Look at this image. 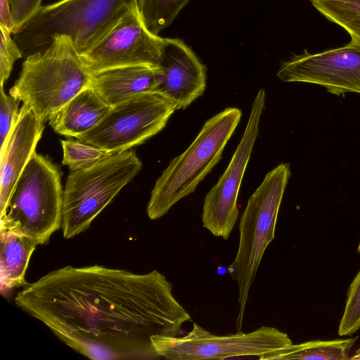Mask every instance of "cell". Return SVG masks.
<instances>
[{
    "label": "cell",
    "instance_id": "cell-1",
    "mask_svg": "<svg viewBox=\"0 0 360 360\" xmlns=\"http://www.w3.org/2000/svg\"><path fill=\"white\" fill-rule=\"evenodd\" d=\"M15 303L94 360L156 359L152 337L177 336L191 320L157 270L66 266L23 286Z\"/></svg>",
    "mask_w": 360,
    "mask_h": 360
},
{
    "label": "cell",
    "instance_id": "cell-2",
    "mask_svg": "<svg viewBox=\"0 0 360 360\" xmlns=\"http://www.w3.org/2000/svg\"><path fill=\"white\" fill-rule=\"evenodd\" d=\"M135 7L137 0H60L41 6L13 37L23 56L44 51L58 36L70 37L82 54Z\"/></svg>",
    "mask_w": 360,
    "mask_h": 360
},
{
    "label": "cell",
    "instance_id": "cell-3",
    "mask_svg": "<svg viewBox=\"0 0 360 360\" xmlns=\"http://www.w3.org/2000/svg\"><path fill=\"white\" fill-rule=\"evenodd\" d=\"M93 75L70 38L58 36L44 51L26 57L9 94L45 122L89 87Z\"/></svg>",
    "mask_w": 360,
    "mask_h": 360
},
{
    "label": "cell",
    "instance_id": "cell-4",
    "mask_svg": "<svg viewBox=\"0 0 360 360\" xmlns=\"http://www.w3.org/2000/svg\"><path fill=\"white\" fill-rule=\"evenodd\" d=\"M241 115L237 108H227L214 115L205 122L186 150L170 161L151 191L146 209L150 219L162 217L174 204L195 191L221 159Z\"/></svg>",
    "mask_w": 360,
    "mask_h": 360
},
{
    "label": "cell",
    "instance_id": "cell-5",
    "mask_svg": "<svg viewBox=\"0 0 360 360\" xmlns=\"http://www.w3.org/2000/svg\"><path fill=\"white\" fill-rule=\"evenodd\" d=\"M289 163H281L268 172L249 198L240 217L239 244L233 262L228 267L238 288L239 312L236 329H242L250 287L263 255L275 236L277 217L290 176Z\"/></svg>",
    "mask_w": 360,
    "mask_h": 360
},
{
    "label": "cell",
    "instance_id": "cell-6",
    "mask_svg": "<svg viewBox=\"0 0 360 360\" xmlns=\"http://www.w3.org/2000/svg\"><path fill=\"white\" fill-rule=\"evenodd\" d=\"M63 190L58 167L34 152L19 176L0 231L24 236L37 245L46 244L62 226Z\"/></svg>",
    "mask_w": 360,
    "mask_h": 360
},
{
    "label": "cell",
    "instance_id": "cell-7",
    "mask_svg": "<svg viewBox=\"0 0 360 360\" xmlns=\"http://www.w3.org/2000/svg\"><path fill=\"white\" fill-rule=\"evenodd\" d=\"M141 167L136 152L127 150L89 168L70 171L63 189V237L71 238L85 231Z\"/></svg>",
    "mask_w": 360,
    "mask_h": 360
},
{
    "label": "cell",
    "instance_id": "cell-8",
    "mask_svg": "<svg viewBox=\"0 0 360 360\" xmlns=\"http://www.w3.org/2000/svg\"><path fill=\"white\" fill-rule=\"evenodd\" d=\"M176 110L158 92L138 94L112 105L96 126L77 139L113 154L121 153L162 131Z\"/></svg>",
    "mask_w": 360,
    "mask_h": 360
},
{
    "label": "cell",
    "instance_id": "cell-9",
    "mask_svg": "<svg viewBox=\"0 0 360 360\" xmlns=\"http://www.w3.org/2000/svg\"><path fill=\"white\" fill-rule=\"evenodd\" d=\"M155 352L169 360L225 359L257 356L292 344L284 332L271 326H262L250 333L214 335L196 323L182 337L154 335Z\"/></svg>",
    "mask_w": 360,
    "mask_h": 360
},
{
    "label": "cell",
    "instance_id": "cell-10",
    "mask_svg": "<svg viewBox=\"0 0 360 360\" xmlns=\"http://www.w3.org/2000/svg\"><path fill=\"white\" fill-rule=\"evenodd\" d=\"M264 103L265 92L260 89L252 102L243 136L228 167L205 197L202 226L214 236L224 240L229 238L238 217V195L258 136Z\"/></svg>",
    "mask_w": 360,
    "mask_h": 360
},
{
    "label": "cell",
    "instance_id": "cell-11",
    "mask_svg": "<svg viewBox=\"0 0 360 360\" xmlns=\"http://www.w3.org/2000/svg\"><path fill=\"white\" fill-rule=\"evenodd\" d=\"M164 38L143 23L138 7L124 14L97 43L80 54L93 74L123 66H157Z\"/></svg>",
    "mask_w": 360,
    "mask_h": 360
},
{
    "label": "cell",
    "instance_id": "cell-12",
    "mask_svg": "<svg viewBox=\"0 0 360 360\" xmlns=\"http://www.w3.org/2000/svg\"><path fill=\"white\" fill-rule=\"evenodd\" d=\"M277 77L285 82L321 85L337 96L360 94V44L351 41L342 47L316 53L304 50L282 63Z\"/></svg>",
    "mask_w": 360,
    "mask_h": 360
},
{
    "label": "cell",
    "instance_id": "cell-13",
    "mask_svg": "<svg viewBox=\"0 0 360 360\" xmlns=\"http://www.w3.org/2000/svg\"><path fill=\"white\" fill-rule=\"evenodd\" d=\"M157 67L159 79L155 91L169 100L176 110L186 108L203 94L206 68L182 40L164 38Z\"/></svg>",
    "mask_w": 360,
    "mask_h": 360
},
{
    "label": "cell",
    "instance_id": "cell-14",
    "mask_svg": "<svg viewBox=\"0 0 360 360\" xmlns=\"http://www.w3.org/2000/svg\"><path fill=\"white\" fill-rule=\"evenodd\" d=\"M44 123L23 104L17 122L1 148L0 217L5 213L15 185L35 152L44 129Z\"/></svg>",
    "mask_w": 360,
    "mask_h": 360
},
{
    "label": "cell",
    "instance_id": "cell-15",
    "mask_svg": "<svg viewBox=\"0 0 360 360\" xmlns=\"http://www.w3.org/2000/svg\"><path fill=\"white\" fill-rule=\"evenodd\" d=\"M158 79L157 66H123L94 74L90 86L112 106L136 95L155 91Z\"/></svg>",
    "mask_w": 360,
    "mask_h": 360
},
{
    "label": "cell",
    "instance_id": "cell-16",
    "mask_svg": "<svg viewBox=\"0 0 360 360\" xmlns=\"http://www.w3.org/2000/svg\"><path fill=\"white\" fill-rule=\"evenodd\" d=\"M111 107L89 86L56 112L49 124L60 135L77 138L96 126Z\"/></svg>",
    "mask_w": 360,
    "mask_h": 360
},
{
    "label": "cell",
    "instance_id": "cell-17",
    "mask_svg": "<svg viewBox=\"0 0 360 360\" xmlns=\"http://www.w3.org/2000/svg\"><path fill=\"white\" fill-rule=\"evenodd\" d=\"M1 292L6 295L15 288L25 286V272L37 245L28 238L10 231H0Z\"/></svg>",
    "mask_w": 360,
    "mask_h": 360
},
{
    "label": "cell",
    "instance_id": "cell-18",
    "mask_svg": "<svg viewBox=\"0 0 360 360\" xmlns=\"http://www.w3.org/2000/svg\"><path fill=\"white\" fill-rule=\"evenodd\" d=\"M358 336L335 340H314L281 347L258 357L259 360H347Z\"/></svg>",
    "mask_w": 360,
    "mask_h": 360
},
{
    "label": "cell",
    "instance_id": "cell-19",
    "mask_svg": "<svg viewBox=\"0 0 360 360\" xmlns=\"http://www.w3.org/2000/svg\"><path fill=\"white\" fill-rule=\"evenodd\" d=\"M313 6L360 44V0H310Z\"/></svg>",
    "mask_w": 360,
    "mask_h": 360
},
{
    "label": "cell",
    "instance_id": "cell-20",
    "mask_svg": "<svg viewBox=\"0 0 360 360\" xmlns=\"http://www.w3.org/2000/svg\"><path fill=\"white\" fill-rule=\"evenodd\" d=\"M189 0H137L146 27L154 34L169 27Z\"/></svg>",
    "mask_w": 360,
    "mask_h": 360
},
{
    "label": "cell",
    "instance_id": "cell-21",
    "mask_svg": "<svg viewBox=\"0 0 360 360\" xmlns=\"http://www.w3.org/2000/svg\"><path fill=\"white\" fill-rule=\"evenodd\" d=\"M63 158V165L70 171L89 168L112 155L107 150L81 141L61 140Z\"/></svg>",
    "mask_w": 360,
    "mask_h": 360
},
{
    "label": "cell",
    "instance_id": "cell-22",
    "mask_svg": "<svg viewBox=\"0 0 360 360\" xmlns=\"http://www.w3.org/2000/svg\"><path fill=\"white\" fill-rule=\"evenodd\" d=\"M360 328V270L351 283L338 335H352Z\"/></svg>",
    "mask_w": 360,
    "mask_h": 360
},
{
    "label": "cell",
    "instance_id": "cell-23",
    "mask_svg": "<svg viewBox=\"0 0 360 360\" xmlns=\"http://www.w3.org/2000/svg\"><path fill=\"white\" fill-rule=\"evenodd\" d=\"M0 86L8 79L15 60L23 57L20 47L13 37V33L0 25Z\"/></svg>",
    "mask_w": 360,
    "mask_h": 360
},
{
    "label": "cell",
    "instance_id": "cell-24",
    "mask_svg": "<svg viewBox=\"0 0 360 360\" xmlns=\"http://www.w3.org/2000/svg\"><path fill=\"white\" fill-rule=\"evenodd\" d=\"M4 86H0V139L1 148L4 145L10 133L17 122L21 101L4 93Z\"/></svg>",
    "mask_w": 360,
    "mask_h": 360
},
{
    "label": "cell",
    "instance_id": "cell-25",
    "mask_svg": "<svg viewBox=\"0 0 360 360\" xmlns=\"http://www.w3.org/2000/svg\"><path fill=\"white\" fill-rule=\"evenodd\" d=\"M15 30L21 27L41 6L42 0H10Z\"/></svg>",
    "mask_w": 360,
    "mask_h": 360
},
{
    "label": "cell",
    "instance_id": "cell-26",
    "mask_svg": "<svg viewBox=\"0 0 360 360\" xmlns=\"http://www.w3.org/2000/svg\"><path fill=\"white\" fill-rule=\"evenodd\" d=\"M0 25L6 27L12 33L15 30L10 0H0Z\"/></svg>",
    "mask_w": 360,
    "mask_h": 360
},
{
    "label": "cell",
    "instance_id": "cell-27",
    "mask_svg": "<svg viewBox=\"0 0 360 360\" xmlns=\"http://www.w3.org/2000/svg\"><path fill=\"white\" fill-rule=\"evenodd\" d=\"M350 359L360 360V347L356 350L355 353L349 357Z\"/></svg>",
    "mask_w": 360,
    "mask_h": 360
},
{
    "label": "cell",
    "instance_id": "cell-28",
    "mask_svg": "<svg viewBox=\"0 0 360 360\" xmlns=\"http://www.w3.org/2000/svg\"><path fill=\"white\" fill-rule=\"evenodd\" d=\"M357 251H358V252L360 253V243H359V246L357 248Z\"/></svg>",
    "mask_w": 360,
    "mask_h": 360
}]
</instances>
